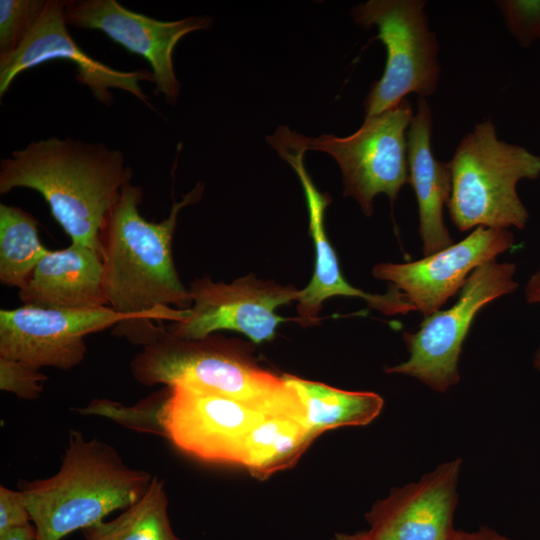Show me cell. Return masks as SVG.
<instances>
[{
	"instance_id": "cell-6",
	"label": "cell",
	"mask_w": 540,
	"mask_h": 540,
	"mask_svg": "<svg viewBox=\"0 0 540 540\" xmlns=\"http://www.w3.org/2000/svg\"><path fill=\"white\" fill-rule=\"evenodd\" d=\"M413 115L411 103L404 99L394 108L365 117L361 127L346 137L322 134L311 138L282 125L267 142L274 150H315L331 155L341 170L343 195L354 198L370 216L378 194H386L393 204L401 187L409 183L407 131Z\"/></svg>"
},
{
	"instance_id": "cell-4",
	"label": "cell",
	"mask_w": 540,
	"mask_h": 540,
	"mask_svg": "<svg viewBox=\"0 0 540 540\" xmlns=\"http://www.w3.org/2000/svg\"><path fill=\"white\" fill-rule=\"evenodd\" d=\"M141 384L188 386L214 392L267 413L304 415L296 391L254 364L235 340L218 334L186 339L159 327L130 363Z\"/></svg>"
},
{
	"instance_id": "cell-2",
	"label": "cell",
	"mask_w": 540,
	"mask_h": 540,
	"mask_svg": "<svg viewBox=\"0 0 540 540\" xmlns=\"http://www.w3.org/2000/svg\"><path fill=\"white\" fill-rule=\"evenodd\" d=\"M133 177L123 153L71 137L32 141L0 161V194L40 193L73 244L100 252V235Z\"/></svg>"
},
{
	"instance_id": "cell-20",
	"label": "cell",
	"mask_w": 540,
	"mask_h": 540,
	"mask_svg": "<svg viewBox=\"0 0 540 540\" xmlns=\"http://www.w3.org/2000/svg\"><path fill=\"white\" fill-rule=\"evenodd\" d=\"M283 377L296 391L305 424L315 437L337 427L368 425L384 405L383 398L374 392L342 390L287 374Z\"/></svg>"
},
{
	"instance_id": "cell-18",
	"label": "cell",
	"mask_w": 540,
	"mask_h": 540,
	"mask_svg": "<svg viewBox=\"0 0 540 540\" xmlns=\"http://www.w3.org/2000/svg\"><path fill=\"white\" fill-rule=\"evenodd\" d=\"M433 117L423 97H418L416 112L407 131L409 184L419 211V234L425 256L450 245L453 239L444 224L443 207L451 193V172L447 162L435 158L431 146Z\"/></svg>"
},
{
	"instance_id": "cell-3",
	"label": "cell",
	"mask_w": 540,
	"mask_h": 540,
	"mask_svg": "<svg viewBox=\"0 0 540 540\" xmlns=\"http://www.w3.org/2000/svg\"><path fill=\"white\" fill-rule=\"evenodd\" d=\"M153 476L126 465L111 445L71 430L59 470L22 488L35 540H62L138 501Z\"/></svg>"
},
{
	"instance_id": "cell-15",
	"label": "cell",
	"mask_w": 540,
	"mask_h": 540,
	"mask_svg": "<svg viewBox=\"0 0 540 540\" xmlns=\"http://www.w3.org/2000/svg\"><path fill=\"white\" fill-rule=\"evenodd\" d=\"M462 459L438 465L418 481L394 488L366 513L378 540H453Z\"/></svg>"
},
{
	"instance_id": "cell-5",
	"label": "cell",
	"mask_w": 540,
	"mask_h": 540,
	"mask_svg": "<svg viewBox=\"0 0 540 540\" xmlns=\"http://www.w3.org/2000/svg\"><path fill=\"white\" fill-rule=\"evenodd\" d=\"M447 165L452 181L447 207L459 231L525 228L529 213L517 184L540 177V156L499 139L495 125L486 120L460 140Z\"/></svg>"
},
{
	"instance_id": "cell-28",
	"label": "cell",
	"mask_w": 540,
	"mask_h": 540,
	"mask_svg": "<svg viewBox=\"0 0 540 540\" xmlns=\"http://www.w3.org/2000/svg\"><path fill=\"white\" fill-rule=\"evenodd\" d=\"M524 292L526 301L528 303L540 304V268L531 275L525 285ZM533 366L538 372H540V346L534 354Z\"/></svg>"
},
{
	"instance_id": "cell-31",
	"label": "cell",
	"mask_w": 540,
	"mask_h": 540,
	"mask_svg": "<svg viewBox=\"0 0 540 540\" xmlns=\"http://www.w3.org/2000/svg\"><path fill=\"white\" fill-rule=\"evenodd\" d=\"M330 540H378L368 530L353 534L337 533Z\"/></svg>"
},
{
	"instance_id": "cell-14",
	"label": "cell",
	"mask_w": 540,
	"mask_h": 540,
	"mask_svg": "<svg viewBox=\"0 0 540 540\" xmlns=\"http://www.w3.org/2000/svg\"><path fill=\"white\" fill-rule=\"evenodd\" d=\"M514 244L508 229L476 227L466 238L424 258L407 263H379L375 278L401 291L415 311L428 317L461 290L478 267L496 260Z\"/></svg>"
},
{
	"instance_id": "cell-25",
	"label": "cell",
	"mask_w": 540,
	"mask_h": 540,
	"mask_svg": "<svg viewBox=\"0 0 540 540\" xmlns=\"http://www.w3.org/2000/svg\"><path fill=\"white\" fill-rule=\"evenodd\" d=\"M511 36L524 48L540 40V0H497Z\"/></svg>"
},
{
	"instance_id": "cell-26",
	"label": "cell",
	"mask_w": 540,
	"mask_h": 540,
	"mask_svg": "<svg viewBox=\"0 0 540 540\" xmlns=\"http://www.w3.org/2000/svg\"><path fill=\"white\" fill-rule=\"evenodd\" d=\"M47 377L17 360L0 357V389L22 399L34 400L43 392Z\"/></svg>"
},
{
	"instance_id": "cell-19",
	"label": "cell",
	"mask_w": 540,
	"mask_h": 540,
	"mask_svg": "<svg viewBox=\"0 0 540 540\" xmlns=\"http://www.w3.org/2000/svg\"><path fill=\"white\" fill-rule=\"evenodd\" d=\"M315 438L302 415L264 413L244 439L240 465L266 479L292 467Z\"/></svg>"
},
{
	"instance_id": "cell-22",
	"label": "cell",
	"mask_w": 540,
	"mask_h": 540,
	"mask_svg": "<svg viewBox=\"0 0 540 540\" xmlns=\"http://www.w3.org/2000/svg\"><path fill=\"white\" fill-rule=\"evenodd\" d=\"M38 235V221L17 206L0 204V281L22 288L48 253Z\"/></svg>"
},
{
	"instance_id": "cell-7",
	"label": "cell",
	"mask_w": 540,
	"mask_h": 540,
	"mask_svg": "<svg viewBox=\"0 0 540 540\" xmlns=\"http://www.w3.org/2000/svg\"><path fill=\"white\" fill-rule=\"evenodd\" d=\"M424 0H369L356 5L351 17L364 28L376 26L386 47L384 72L364 100L370 117L399 105L408 94H434L440 80L439 43L430 30Z\"/></svg>"
},
{
	"instance_id": "cell-21",
	"label": "cell",
	"mask_w": 540,
	"mask_h": 540,
	"mask_svg": "<svg viewBox=\"0 0 540 540\" xmlns=\"http://www.w3.org/2000/svg\"><path fill=\"white\" fill-rule=\"evenodd\" d=\"M163 481L152 478L144 495L118 517L82 530L84 540H181L170 524Z\"/></svg>"
},
{
	"instance_id": "cell-10",
	"label": "cell",
	"mask_w": 540,
	"mask_h": 540,
	"mask_svg": "<svg viewBox=\"0 0 540 540\" xmlns=\"http://www.w3.org/2000/svg\"><path fill=\"white\" fill-rule=\"evenodd\" d=\"M188 293L192 300L189 315L166 327L169 332L180 338L199 339L219 330H232L259 344L274 338L277 327L285 321L275 313L276 308L297 301L300 290L253 275L229 284L205 276L195 279Z\"/></svg>"
},
{
	"instance_id": "cell-11",
	"label": "cell",
	"mask_w": 540,
	"mask_h": 540,
	"mask_svg": "<svg viewBox=\"0 0 540 540\" xmlns=\"http://www.w3.org/2000/svg\"><path fill=\"white\" fill-rule=\"evenodd\" d=\"M64 19L68 26L99 30L142 56L151 67L154 94H162L170 105H175L181 90L174 71V48L187 34L212 24L207 16L162 21L131 11L116 0H67Z\"/></svg>"
},
{
	"instance_id": "cell-27",
	"label": "cell",
	"mask_w": 540,
	"mask_h": 540,
	"mask_svg": "<svg viewBox=\"0 0 540 540\" xmlns=\"http://www.w3.org/2000/svg\"><path fill=\"white\" fill-rule=\"evenodd\" d=\"M31 517L21 490L0 486V535L31 524Z\"/></svg>"
},
{
	"instance_id": "cell-16",
	"label": "cell",
	"mask_w": 540,
	"mask_h": 540,
	"mask_svg": "<svg viewBox=\"0 0 540 540\" xmlns=\"http://www.w3.org/2000/svg\"><path fill=\"white\" fill-rule=\"evenodd\" d=\"M295 170L303 187L309 215V234L315 248V267L309 284L298 298L296 319L303 326L318 322L322 303L332 296L359 297L369 306L386 314H406L415 311L407 297L394 286L387 293L370 294L350 285L343 277L336 253L325 230V211L331 203L328 193H321L314 185L304 165V151L276 150Z\"/></svg>"
},
{
	"instance_id": "cell-9",
	"label": "cell",
	"mask_w": 540,
	"mask_h": 540,
	"mask_svg": "<svg viewBox=\"0 0 540 540\" xmlns=\"http://www.w3.org/2000/svg\"><path fill=\"white\" fill-rule=\"evenodd\" d=\"M135 323L131 315L109 306L88 309H51L32 305L0 311V357L17 360L33 369L68 370L86 354L85 337L116 325L123 335Z\"/></svg>"
},
{
	"instance_id": "cell-29",
	"label": "cell",
	"mask_w": 540,
	"mask_h": 540,
	"mask_svg": "<svg viewBox=\"0 0 540 540\" xmlns=\"http://www.w3.org/2000/svg\"><path fill=\"white\" fill-rule=\"evenodd\" d=\"M453 540H512L488 526H480L474 531L457 530Z\"/></svg>"
},
{
	"instance_id": "cell-8",
	"label": "cell",
	"mask_w": 540,
	"mask_h": 540,
	"mask_svg": "<svg viewBox=\"0 0 540 540\" xmlns=\"http://www.w3.org/2000/svg\"><path fill=\"white\" fill-rule=\"evenodd\" d=\"M515 272L514 263L496 260L476 268L451 307L425 317L416 331L403 334L409 358L386 368V373L411 376L437 392L456 385L462 346L475 316L487 304L518 288Z\"/></svg>"
},
{
	"instance_id": "cell-17",
	"label": "cell",
	"mask_w": 540,
	"mask_h": 540,
	"mask_svg": "<svg viewBox=\"0 0 540 540\" xmlns=\"http://www.w3.org/2000/svg\"><path fill=\"white\" fill-rule=\"evenodd\" d=\"M24 305L51 309L88 310L108 305L99 251L71 244L48 251L19 289Z\"/></svg>"
},
{
	"instance_id": "cell-1",
	"label": "cell",
	"mask_w": 540,
	"mask_h": 540,
	"mask_svg": "<svg viewBox=\"0 0 540 540\" xmlns=\"http://www.w3.org/2000/svg\"><path fill=\"white\" fill-rule=\"evenodd\" d=\"M202 182L181 201H174L167 218L148 221L139 212L142 187L127 183L100 235L103 287L109 307L135 318L122 336L143 344L157 328L152 320L184 321L192 300L181 282L172 255V240L182 208L197 203Z\"/></svg>"
},
{
	"instance_id": "cell-12",
	"label": "cell",
	"mask_w": 540,
	"mask_h": 540,
	"mask_svg": "<svg viewBox=\"0 0 540 540\" xmlns=\"http://www.w3.org/2000/svg\"><path fill=\"white\" fill-rule=\"evenodd\" d=\"M164 437L199 460L240 465L244 439L267 412L214 392L170 387Z\"/></svg>"
},
{
	"instance_id": "cell-23",
	"label": "cell",
	"mask_w": 540,
	"mask_h": 540,
	"mask_svg": "<svg viewBox=\"0 0 540 540\" xmlns=\"http://www.w3.org/2000/svg\"><path fill=\"white\" fill-rule=\"evenodd\" d=\"M170 392V387L166 386L132 406L109 399H93L77 411L81 415L108 418L133 431L164 437V411Z\"/></svg>"
},
{
	"instance_id": "cell-24",
	"label": "cell",
	"mask_w": 540,
	"mask_h": 540,
	"mask_svg": "<svg viewBox=\"0 0 540 540\" xmlns=\"http://www.w3.org/2000/svg\"><path fill=\"white\" fill-rule=\"evenodd\" d=\"M47 0L0 1V55L16 50L40 18Z\"/></svg>"
},
{
	"instance_id": "cell-13",
	"label": "cell",
	"mask_w": 540,
	"mask_h": 540,
	"mask_svg": "<svg viewBox=\"0 0 540 540\" xmlns=\"http://www.w3.org/2000/svg\"><path fill=\"white\" fill-rule=\"evenodd\" d=\"M67 0H47L46 6L21 45L11 53L0 55V98L23 71L52 60L64 59L77 68L76 80L87 86L99 102L111 106L110 89L129 92L153 109L140 81L153 82L147 69L122 71L114 69L84 52L72 39L64 19Z\"/></svg>"
},
{
	"instance_id": "cell-30",
	"label": "cell",
	"mask_w": 540,
	"mask_h": 540,
	"mask_svg": "<svg viewBox=\"0 0 540 540\" xmlns=\"http://www.w3.org/2000/svg\"><path fill=\"white\" fill-rule=\"evenodd\" d=\"M0 540H35V528L33 524H28L12 529L0 535Z\"/></svg>"
}]
</instances>
